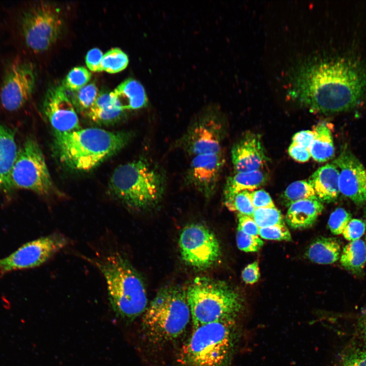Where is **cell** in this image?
<instances>
[{"mask_svg":"<svg viewBox=\"0 0 366 366\" xmlns=\"http://www.w3.org/2000/svg\"><path fill=\"white\" fill-rule=\"evenodd\" d=\"M289 94L313 112L350 110L366 96V68L345 57L306 61L294 72Z\"/></svg>","mask_w":366,"mask_h":366,"instance_id":"6da1fadb","label":"cell"},{"mask_svg":"<svg viewBox=\"0 0 366 366\" xmlns=\"http://www.w3.org/2000/svg\"><path fill=\"white\" fill-rule=\"evenodd\" d=\"M132 137L130 132L109 131L97 128L54 132V150L66 166L87 171L121 149Z\"/></svg>","mask_w":366,"mask_h":366,"instance_id":"7a4b0ae2","label":"cell"},{"mask_svg":"<svg viewBox=\"0 0 366 366\" xmlns=\"http://www.w3.org/2000/svg\"><path fill=\"white\" fill-rule=\"evenodd\" d=\"M92 261L105 279L110 304L116 316L130 322L144 313L147 307L145 285L128 260L114 252Z\"/></svg>","mask_w":366,"mask_h":366,"instance_id":"3957f363","label":"cell"},{"mask_svg":"<svg viewBox=\"0 0 366 366\" xmlns=\"http://www.w3.org/2000/svg\"><path fill=\"white\" fill-rule=\"evenodd\" d=\"M165 185L163 171L140 159L117 166L110 176L109 188L111 195L127 207L143 210L159 203Z\"/></svg>","mask_w":366,"mask_h":366,"instance_id":"277c9868","label":"cell"},{"mask_svg":"<svg viewBox=\"0 0 366 366\" xmlns=\"http://www.w3.org/2000/svg\"><path fill=\"white\" fill-rule=\"evenodd\" d=\"M186 291L193 329L211 322L236 320L245 309L241 294L224 281L197 277Z\"/></svg>","mask_w":366,"mask_h":366,"instance_id":"5b68a950","label":"cell"},{"mask_svg":"<svg viewBox=\"0 0 366 366\" xmlns=\"http://www.w3.org/2000/svg\"><path fill=\"white\" fill-rule=\"evenodd\" d=\"M186 291L178 285L160 289L144 312L142 330L148 342L166 344L179 338L190 321Z\"/></svg>","mask_w":366,"mask_h":366,"instance_id":"8992f818","label":"cell"},{"mask_svg":"<svg viewBox=\"0 0 366 366\" xmlns=\"http://www.w3.org/2000/svg\"><path fill=\"white\" fill-rule=\"evenodd\" d=\"M236 320H222L193 329L178 357L181 366H230L238 339Z\"/></svg>","mask_w":366,"mask_h":366,"instance_id":"52a82bcc","label":"cell"},{"mask_svg":"<svg viewBox=\"0 0 366 366\" xmlns=\"http://www.w3.org/2000/svg\"><path fill=\"white\" fill-rule=\"evenodd\" d=\"M63 20L59 9L41 2L25 9L21 16L20 28L26 46L35 52L48 49L62 33Z\"/></svg>","mask_w":366,"mask_h":366,"instance_id":"ba28073f","label":"cell"},{"mask_svg":"<svg viewBox=\"0 0 366 366\" xmlns=\"http://www.w3.org/2000/svg\"><path fill=\"white\" fill-rule=\"evenodd\" d=\"M11 179L13 188L26 189L43 196L53 193L54 186L44 154L35 139L27 138L18 150Z\"/></svg>","mask_w":366,"mask_h":366,"instance_id":"9c48e42d","label":"cell"},{"mask_svg":"<svg viewBox=\"0 0 366 366\" xmlns=\"http://www.w3.org/2000/svg\"><path fill=\"white\" fill-rule=\"evenodd\" d=\"M225 123L216 107H208L193 119L178 141V146L189 155L217 153L223 151Z\"/></svg>","mask_w":366,"mask_h":366,"instance_id":"30bf717a","label":"cell"},{"mask_svg":"<svg viewBox=\"0 0 366 366\" xmlns=\"http://www.w3.org/2000/svg\"><path fill=\"white\" fill-rule=\"evenodd\" d=\"M179 246L182 260L198 269L211 267L220 259L221 249L215 234L206 226L190 224L180 234Z\"/></svg>","mask_w":366,"mask_h":366,"instance_id":"8fae6325","label":"cell"},{"mask_svg":"<svg viewBox=\"0 0 366 366\" xmlns=\"http://www.w3.org/2000/svg\"><path fill=\"white\" fill-rule=\"evenodd\" d=\"M69 243L67 237L56 232L28 242L0 259V274L39 266Z\"/></svg>","mask_w":366,"mask_h":366,"instance_id":"7c38bea8","label":"cell"},{"mask_svg":"<svg viewBox=\"0 0 366 366\" xmlns=\"http://www.w3.org/2000/svg\"><path fill=\"white\" fill-rule=\"evenodd\" d=\"M36 81V71L30 62L16 59L6 69L0 88V101L3 108L16 111L29 101Z\"/></svg>","mask_w":366,"mask_h":366,"instance_id":"4fadbf2b","label":"cell"},{"mask_svg":"<svg viewBox=\"0 0 366 366\" xmlns=\"http://www.w3.org/2000/svg\"><path fill=\"white\" fill-rule=\"evenodd\" d=\"M224 163L223 151L193 157L186 174V183L204 197H211L216 193Z\"/></svg>","mask_w":366,"mask_h":366,"instance_id":"5bb4252c","label":"cell"},{"mask_svg":"<svg viewBox=\"0 0 366 366\" xmlns=\"http://www.w3.org/2000/svg\"><path fill=\"white\" fill-rule=\"evenodd\" d=\"M339 170L340 193L360 205L366 202V168L347 146L333 163Z\"/></svg>","mask_w":366,"mask_h":366,"instance_id":"9a60e30c","label":"cell"},{"mask_svg":"<svg viewBox=\"0 0 366 366\" xmlns=\"http://www.w3.org/2000/svg\"><path fill=\"white\" fill-rule=\"evenodd\" d=\"M42 110L54 132H69L80 129L75 107L62 84L53 85L47 90Z\"/></svg>","mask_w":366,"mask_h":366,"instance_id":"2e32d148","label":"cell"},{"mask_svg":"<svg viewBox=\"0 0 366 366\" xmlns=\"http://www.w3.org/2000/svg\"><path fill=\"white\" fill-rule=\"evenodd\" d=\"M231 157L236 172L263 169L267 160L260 135L249 132L233 145Z\"/></svg>","mask_w":366,"mask_h":366,"instance_id":"e0dca14e","label":"cell"},{"mask_svg":"<svg viewBox=\"0 0 366 366\" xmlns=\"http://www.w3.org/2000/svg\"><path fill=\"white\" fill-rule=\"evenodd\" d=\"M339 176V170L333 163L320 167L310 176L308 181L319 201L329 203L337 200L340 193Z\"/></svg>","mask_w":366,"mask_h":366,"instance_id":"ac0fdd59","label":"cell"},{"mask_svg":"<svg viewBox=\"0 0 366 366\" xmlns=\"http://www.w3.org/2000/svg\"><path fill=\"white\" fill-rule=\"evenodd\" d=\"M109 94L114 106L123 111L140 109L147 103L144 87L131 78L124 80Z\"/></svg>","mask_w":366,"mask_h":366,"instance_id":"d6986e66","label":"cell"},{"mask_svg":"<svg viewBox=\"0 0 366 366\" xmlns=\"http://www.w3.org/2000/svg\"><path fill=\"white\" fill-rule=\"evenodd\" d=\"M18 150L15 132L0 124V189L9 191L13 188L11 174Z\"/></svg>","mask_w":366,"mask_h":366,"instance_id":"ffe728a7","label":"cell"},{"mask_svg":"<svg viewBox=\"0 0 366 366\" xmlns=\"http://www.w3.org/2000/svg\"><path fill=\"white\" fill-rule=\"evenodd\" d=\"M288 207L285 221L295 229H305L312 226L324 209L323 203L315 199L299 200Z\"/></svg>","mask_w":366,"mask_h":366,"instance_id":"44dd1931","label":"cell"},{"mask_svg":"<svg viewBox=\"0 0 366 366\" xmlns=\"http://www.w3.org/2000/svg\"><path fill=\"white\" fill-rule=\"evenodd\" d=\"M268 174L263 169L250 172H236L228 177L223 191L224 199L243 191L252 192L264 185Z\"/></svg>","mask_w":366,"mask_h":366,"instance_id":"7402d4cb","label":"cell"},{"mask_svg":"<svg viewBox=\"0 0 366 366\" xmlns=\"http://www.w3.org/2000/svg\"><path fill=\"white\" fill-rule=\"evenodd\" d=\"M314 139L309 150L311 156L318 162H325L334 155V146L330 124L320 122L313 127Z\"/></svg>","mask_w":366,"mask_h":366,"instance_id":"603a6c76","label":"cell"},{"mask_svg":"<svg viewBox=\"0 0 366 366\" xmlns=\"http://www.w3.org/2000/svg\"><path fill=\"white\" fill-rule=\"evenodd\" d=\"M124 111L116 107L112 103L109 93L102 92L90 108L86 111L88 118L99 125H110L118 121Z\"/></svg>","mask_w":366,"mask_h":366,"instance_id":"cb8c5ba5","label":"cell"},{"mask_svg":"<svg viewBox=\"0 0 366 366\" xmlns=\"http://www.w3.org/2000/svg\"><path fill=\"white\" fill-rule=\"evenodd\" d=\"M341 253V245L337 238L320 237L310 245L307 255L311 261L316 263L327 264L338 260Z\"/></svg>","mask_w":366,"mask_h":366,"instance_id":"d4e9b609","label":"cell"},{"mask_svg":"<svg viewBox=\"0 0 366 366\" xmlns=\"http://www.w3.org/2000/svg\"><path fill=\"white\" fill-rule=\"evenodd\" d=\"M340 262L346 269L354 274L361 273L366 263V244L361 239L351 241L343 249Z\"/></svg>","mask_w":366,"mask_h":366,"instance_id":"484cf974","label":"cell"},{"mask_svg":"<svg viewBox=\"0 0 366 366\" xmlns=\"http://www.w3.org/2000/svg\"><path fill=\"white\" fill-rule=\"evenodd\" d=\"M282 202L289 206L292 203L304 199H318L315 191L308 180L296 181L290 184L281 195Z\"/></svg>","mask_w":366,"mask_h":366,"instance_id":"4316f807","label":"cell"},{"mask_svg":"<svg viewBox=\"0 0 366 366\" xmlns=\"http://www.w3.org/2000/svg\"><path fill=\"white\" fill-rule=\"evenodd\" d=\"M129 63L128 55L120 48H113L103 54L101 61L102 71L116 73L124 70Z\"/></svg>","mask_w":366,"mask_h":366,"instance_id":"83f0119b","label":"cell"},{"mask_svg":"<svg viewBox=\"0 0 366 366\" xmlns=\"http://www.w3.org/2000/svg\"><path fill=\"white\" fill-rule=\"evenodd\" d=\"M250 193L249 191H243L225 198L224 204L230 211L252 217L255 209L251 202Z\"/></svg>","mask_w":366,"mask_h":366,"instance_id":"f1b7e54d","label":"cell"},{"mask_svg":"<svg viewBox=\"0 0 366 366\" xmlns=\"http://www.w3.org/2000/svg\"><path fill=\"white\" fill-rule=\"evenodd\" d=\"M99 93L96 85L90 83L74 92L70 99L75 108L80 111H86L95 101Z\"/></svg>","mask_w":366,"mask_h":366,"instance_id":"f546056e","label":"cell"},{"mask_svg":"<svg viewBox=\"0 0 366 366\" xmlns=\"http://www.w3.org/2000/svg\"><path fill=\"white\" fill-rule=\"evenodd\" d=\"M252 218L259 228L285 225L281 212L275 206L255 209Z\"/></svg>","mask_w":366,"mask_h":366,"instance_id":"4dcf8cb0","label":"cell"},{"mask_svg":"<svg viewBox=\"0 0 366 366\" xmlns=\"http://www.w3.org/2000/svg\"><path fill=\"white\" fill-rule=\"evenodd\" d=\"M91 77V73L85 67H76L68 73L62 85L66 89L77 91L87 85Z\"/></svg>","mask_w":366,"mask_h":366,"instance_id":"1f68e13d","label":"cell"},{"mask_svg":"<svg viewBox=\"0 0 366 366\" xmlns=\"http://www.w3.org/2000/svg\"><path fill=\"white\" fill-rule=\"evenodd\" d=\"M351 219L350 212L343 208H337L330 215L328 225L332 233L339 235L342 234Z\"/></svg>","mask_w":366,"mask_h":366,"instance_id":"d6a6232c","label":"cell"},{"mask_svg":"<svg viewBox=\"0 0 366 366\" xmlns=\"http://www.w3.org/2000/svg\"><path fill=\"white\" fill-rule=\"evenodd\" d=\"M236 243L238 248L242 251L255 252L260 249L264 242L259 236L247 234L237 228Z\"/></svg>","mask_w":366,"mask_h":366,"instance_id":"836d02e7","label":"cell"},{"mask_svg":"<svg viewBox=\"0 0 366 366\" xmlns=\"http://www.w3.org/2000/svg\"><path fill=\"white\" fill-rule=\"evenodd\" d=\"M259 236L262 238L274 240H291V235L285 225H277L260 228Z\"/></svg>","mask_w":366,"mask_h":366,"instance_id":"e575fe53","label":"cell"},{"mask_svg":"<svg viewBox=\"0 0 366 366\" xmlns=\"http://www.w3.org/2000/svg\"><path fill=\"white\" fill-rule=\"evenodd\" d=\"M341 362L342 366H366V350L352 347L343 353Z\"/></svg>","mask_w":366,"mask_h":366,"instance_id":"d590c367","label":"cell"},{"mask_svg":"<svg viewBox=\"0 0 366 366\" xmlns=\"http://www.w3.org/2000/svg\"><path fill=\"white\" fill-rule=\"evenodd\" d=\"M366 228L364 221L358 219H352L342 234L344 238L350 241L359 239L363 235Z\"/></svg>","mask_w":366,"mask_h":366,"instance_id":"8d00e7d4","label":"cell"},{"mask_svg":"<svg viewBox=\"0 0 366 366\" xmlns=\"http://www.w3.org/2000/svg\"><path fill=\"white\" fill-rule=\"evenodd\" d=\"M250 197L255 209L275 206L270 196L264 190L251 192Z\"/></svg>","mask_w":366,"mask_h":366,"instance_id":"74e56055","label":"cell"},{"mask_svg":"<svg viewBox=\"0 0 366 366\" xmlns=\"http://www.w3.org/2000/svg\"><path fill=\"white\" fill-rule=\"evenodd\" d=\"M238 227L247 234L259 236V227L252 217L238 214Z\"/></svg>","mask_w":366,"mask_h":366,"instance_id":"f35d334b","label":"cell"},{"mask_svg":"<svg viewBox=\"0 0 366 366\" xmlns=\"http://www.w3.org/2000/svg\"><path fill=\"white\" fill-rule=\"evenodd\" d=\"M103 56L102 52L98 48L89 50L85 56V63L88 69L95 72H101V65Z\"/></svg>","mask_w":366,"mask_h":366,"instance_id":"ab89813d","label":"cell"},{"mask_svg":"<svg viewBox=\"0 0 366 366\" xmlns=\"http://www.w3.org/2000/svg\"><path fill=\"white\" fill-rule=\"evenodd\" d=\"M242 278L247 284H253L258 281L260 278V271L258 261L248 264L242 271Z\"/></svg>","mask_w":366,"mask_h":366,"instance_id":"60d3db41","label":"cell"},{"mask_svg":"<svg viewBox=\"0 0 366 366\" xmlns=\"http://www.w3.org/2000/svg\"><path fill=\"white\" fill-rule=\"evenodd\" d=\"M288 152L293 159L298 162H307L311 157L308 149L292 142L288 148Z\"/></svg>","mask_w":366,"mask_h":366,"instance_id":"b9f144b4","label":"cell"},{"mask_svg":"<svg viewBox=\"0 0 366 366\" xmlns=\"http://www.w3.org/2000/svg\"><path fill=\"white\" fill-rule=\"evenodd\" d=\"M315 132L312 130H303L295 133L292 137V142L309 150L314 137Z\"/></svg>","mask_w":366,"mask_h":366,"instance_id":"7bdbcfd3","label":"cell"},{"mask_svg":"<svg viewBox=\"0 0 366 366\" xmlns=\"http://www.w3.org/2000/svg\"><path fill=\"white\" fill-rule=\"evenodd\" d=\"M359 327L362 336L366 339V316L360 320Z\"/></svg>","mask_w":366,"mask_h":366,"instance_id":"ee69618b","label":"cell"},{"mask_svg":"<svg viewBox=\"0 0 366 366\" xmlns=\"http://www.w3.org/2000/svg\"><path fill=\"white\" fill-rule=\"evenodd\" d=\"M364 213H365V217L366 218V206H365V210H364Z\"/></svg>","mask_w":366,"mask_h":366,"instance_id":"f6af8a7d","label":"cell"},{"mask_svg":"<svg viewBox=\"0 0 366 366\" xmlns=\"http://www.w3.org/2000/svg\"><path fill=\"white\" fill-rule=\"evenodd\" d=\"M365 239H366V237H365Z\"/></svg>","mask_w":366,"mask_h":366,"instance_id":"bcb514c9","label":"cell"}]
</instances>
